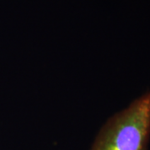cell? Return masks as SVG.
<instances>
[{
	"instance_id": "6da1fadb",
	"label": "cell",
	"mask_w": 150,
	"mask_h": 150,
	"mask_svg": "<svg viewBox=\"0 0 150 150\" xmlns=\"http://www.w3.org/2000/svg\"><path fill=\"white\" fill-rule=\"evenodd\" d=\"M150 90L108 120L90 150H149Z\"/></svg>"
}]
</instances>
